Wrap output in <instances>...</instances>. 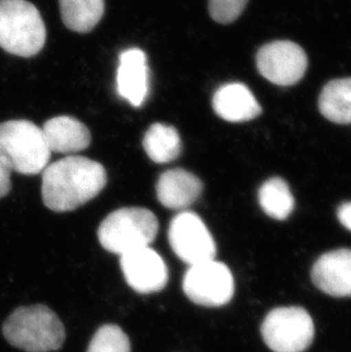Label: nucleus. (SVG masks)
I'll return each instance as SVG.
<instances>
[{"instance_id": "nucleus-13", "label": "nucleus", "mask_w": 351, "mask_h": 352, "mask_svg": "<svg viewBox=\"0 0 351 352\" xmlns=\"http://www.w3.org/2000/svg\"><path fill=\"white\" fill-rule=\"evenodd\" d=\"M201 180L184 169H171L163 173L156 184L159 202L170 210L185 211L202 194Z\"/></svg>"}, {"instance_id": "nucleus-14", "label": "nucleus", "mask_w": 351, "mask_h": 352, "mask_svg": "<svg viewBox=\"0 0 351 352\" xmlns=\"http://www.w3.org/2000/svg\"><path fill=\"white\" fill-rule=\"evenodd\" d=\"M215 113L228 122H246L262 114V107L251 90L243 83L220 87L212 100Z\"/></svg>"}, {"instance_id": "nucleus-20", "label": "nucleus", "mask_w": 351, "mask_h": 352, "mask_svg": "<svg viewBox=\"0 0 351 352\" xmlns=\"http://www.w3.org/2000/svg\"><path fill=\"white\" fill-rule=\"evenodd\" d=\"M87 352H130V341L119 326L104 325L95 333Z\"/></svg>"}, {"instance_id": "nucleus-9", "label": "nucleus", "mask_w": 351, "mask_h": 352, "mask_svg": "<svg viewBox=\"0 0 351 352\" xmlns=\"http://www.w3.org/2000/svg\"><path fill=\"white\" fill-rule=\"evenodd\" d=\"M259 74L277 86H293L305 76L308 57L298 43L277 40L266 43L257 54Z\"/></svg>"}, {"instance_id": "nucleus-16", "label": "nucleus", "mask_w": 351, "mask_h": 352, "mask_svg": "<svg viewBox=\"0 0 351 352\" xmlns=\"http://www.w3.org/2000/svg\"><path fill=\"white\" fill-rule=\"evenodd\" d=\"M318 107L331 122L351 123V78L332 80L321 90Z\"/></svg>"}, {"instance_id": "nucleus-6", "label": "nucleus", "mask_w": 351, "mask_h": 352, "mask_svg": "<svg viewBox=\"0 0 351 352\" xmlns=\"http://www.w3.org/2000/svg\"><path fill=\"white\" fill-rule=\"evenodd\" d=\"M262 339L274 352H304L312 346L314 322L301 307H279L266 316Z\"/></svg>"}, {"instance_id": "nucleus-10", "label": "nucleus", "mask_w": 351, "mask_h": 352, "mask_svg": "<svg viewBox=\"0 0 351 352\" xmlns=\"http://www.w3.org/2000/svg\"><path fill=\"white\" fill-rule=\"evenodd\" d=\"M120 266L128 285L140 294L160 292L168 283V268L159 253L147 248L120 256Z\"/></svg>"}, {"instance_id": "nucleus-4", "label": "nucleus", "mask_w": 351, "mask_h": 352, "mask_svg": "<svg viewBox=\"0 0 351 352\" xmlns=\"http://www.w3.org/2000/svg\"><path fill=\"white\" fill-rule=\"evenodd\" d=\"M50 154L43 129L34 122L10 120L0 123V157L12 171L28 176L43 173Z\"/></svg>"}, {"instance_id": "nucleus-19", "label": "nucleus", "mask_w": 351, "mask_h": 352, "mask_svg": "<svg viewBox=\"0 0 351 352\" xmlns=\"http://www.w3.org/2000/svg\"><path fill=\"white\" fill-rule=\"evenodd\" d=\"M259 204L273 219L285 220L295 209V197L284 179L274 177L262 184L258 193Z\"/></svg>"}, {"instance_id": "nucleus-1", "label": "nucleus", "mask_w": 351, "mask_h": 352, "mask_svg": "<svg viewBox=\"0 0 351 352\" xmlns=\"http://www.w3.org/2000/svg\"><path fill=\"white\" fill-rule=\"evenodd\" d=\"M107 175L100 163L83 157H67L43 171L41 195L55 212H69L89 202L104 190Z\"/></svg>"}, {"instance_id": "nucleus-18", "label": "nucleus", "mask_w": 351, "mask_h": 352, "mask_svg": "<svg viewBox=\"0 0 351 352\" xmlns=\"http://www.w3.org/2000/svg\"><path fill=\"white\" fill-rule=\"evenodd\" d=\"M142 147L153 162L169 163L175 161L182 152V140L173 126L154 123L146 131Z\"/></svg>"}, {"instance_id": "nucleus-17", "label": "nucleus", "mask_w": 351, "mask_h": 352, "mask_svg": "<svg viewBox=\"0 0 351 352\" xmlns=\"http://www.w3.org/2000/svg\"><path fill=\"white\" fill-rule=\"evenodd\" d=\"M64 25L78 34H87L100 23L105 10L104 0H58Z\"/></svg>"}, {"instance_id": "nucleus-15", "label": "nucleus", "mask_w": 351, "mask_h": 352, "mask_svg": "<svg viewBox=\"0 0 351 352\" xmlns=\"http://www.w3.org/2000/svg\"><path fill=\"white\" fill-rule=\"evenodd\" d=\"M41 129L50 152L78 153L86 150L92 142L89 130L76 118H52Z\"/></svg>"}, {"instance_id": "nucleus-21", "label": "nucleus", "mask_w": 351, "mask_h": 352, "mask_svg": "<svg viewBox=\"0 0 351 352\" xmlns=\"http://www.w3.org/2000/svg\"><path fill=\"white\" fill-rule=\"evenodd\" d=\"M248 3V0H209V13L218 23H233L241 16Z\"/></svg>"}, {"instance_id": "nucleus-12", "label": "nucleus", "mask_w": 351, "mask_h": 352, "mask_svg": "<svg viewBox=\"0 0 351 352\" xmlns=\"http://www.w3.org/2000/svg\"><path fill=\"white\" fill-rule=\"evenodd\" d=\"M116 89L123 100L140 107L149 94V65L140 48H130L120 54L116 72Z\"/></svg>"}, {"instance_id": "nucleus-8", "label": "nucleus", "mask_w": 351, "mask_h": 352, "mask_svg": "<svg viewBox=\"0 0 351 352\" xmlns=\"http://www.w3.org/2000/svg\"><path fill=\"white\" fill-rule=\"evenodd\" d=\"M168 239L176 256L189 267L215 260V239L195 212L185 210L176 214L170 223Z\"/></svg>"}, {"instance_id": "nucleus-2", "label": "nucleus", "mask_w": 351, "mask_h": 352, "mask_svg": "<svg viewBox=\"0 0 351 352\" xmlns=\"http://www.w3.org/2000/svg\"><path fill=\"white\" fill-rule=\"evenodd\" d=\"M3 334L10 346L25 352L55 351L65 340L60 318L41 305L17 308L3 322Z\"/></svg>"}, {"instance_id": "nucleus-7", "label": "nucleus", "mask_w": 351, "mask_h": 352, "mask_svg": "<svg viewBox=\"0 0 351 352\" xmlns=\"http://www.w3.org/2000/svg\"><path fill=\"white\" fill-rule=\"evenodd\" d=\"M182 289L199 306L222 307L232 300L235 285L228 267L210 260L189 267L182 279Z\"/></svg>"}, {"instance_id": "nucleus-3", "label": "nucleus", "mask_w": 351, "mask_h": 352, "mask_svg": "<svg viewBox=\"0 0 351 352\" xmlns=\"http://www.w3.org/2000/svg\"><path fill=\"white\" fill-rule=\"evenodd\" d=\"M46 43V27L34 3L0 0V47L17 56H36Z\"/></svg>"}, {"instance_id": "nucleus-22", "label": "nucleus", "mask_w": 351, "mask_h": 352, "mask_svg": "<svg viewBox=\"0 0 351 352\" xmlns=\"http://www.w3.org/2000/svg\"><path fill=\"white\" fill-rule=\"evenodd\" d=\"M10 175H12L10 166L3 157H0V199L10 193L12 188Z\"/></svg>"}, {"instance_id": "nucleus-5", "label": "nucleus", "mask_w": 351, "mask_h": 352, "mask_svg": "<svg viewBox=\"0 0 351 352\" xmlns=\"http://www.w3.org/2000/svg\"><path fill=\"white\" fill-rule=\"evenodd\" d=\"M159 223L144 208H123L109 213L98 228L100 245L119 256L147 248L156 239Z\"/></svg>"}, {"instance_id": "nucleus-23", "label": "nucleus", "mask_w": 351, "mask_h": 352, "mask_svg": "<svg viewBox=\"0 0 351 352\" xmlns=\"http://www.w3.org/2000/svg\"><path fill=\"white\" fill-rule=\"evenodd\" d=\"M338 219L345 230L351 232V202L343 203L339 206Z\"/></svg>"}, {"instance_id": "nucleus-11", "label": "nucleus", "mask_w": 351, "mask_h": 352, "mask_svg": "<svg viewBox=\"0 0 351 352\" xmlns=\"http://www.w3.org/2000/svg\"><path fill=\"white\" fill-rule=\"evenodd\" d=\"M318 289L334 298L351 296V249L330 251L318 258L312 270Z\"/></svg>"}]
</instances>
